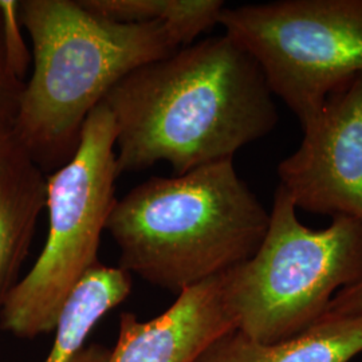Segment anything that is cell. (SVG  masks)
Returning <instances> with one entry per match:
<instances>
[{"instance_id":"1","label":"cell","mask_w":362,"mask_h":362,"mask_svg":"<svg viewBox=\"0 0 362 362\" xmlns=\"http://www.w3.org/2000/svg\"><path fill=\"white\" fill-rule=\"evenodd\" d=\"M255 59L228 35L194 42L122 78L104 98L118 176L168 163L175 175L233 160L279 116Z\"/></svg>"},{"instance_id":"2","label":"cell","mask_w":362,"mask_h":362,"mask_svg":"<svg viewBox=\"0 0 362 362\" xmlns=\"http://www.w3.org/2000/svg\"><path fill=\"white\" fill-rule=\"evenodd\" d=\"M19 18L33 73L13 132L45 173L71 158L88 117L122 78L185 46L167 23H119L79 0H22Z\"/></svg>"},{"instance_id":"3","label":"cell","mask_w":362,"mask_h":362,"mask_svg":"<svg viewBox=\"0 0 362 362\" xmlns=\"http://www.w3.org/2000/svg\"><path fill=\"white\" fill-rule=\"evenodd\" d=\"M269 221L233 160H223L136 185L117 199L106 231L121 269L179 294L251 258Z\"/></svg>"},{"instance_id":"4","label":"cell","mask_w":362,"mask_h":362,"mask_svg":"<svg viewBox=\"0 0 362 362\" xmlns=\"http://www.w3.org/2000/svg\"><path fill=\"white\" fill-rule=\"evenodd\" d=\"M236 330L272 344L320 321L341 290L362 279V224L336 216L314 230L278 185L267 233L251 258L224 272Z\"/></svg>"},{"instance_id":"5","label":"cell","mask_w":362,"mask_h":362,"mask_svg":"<svg viewBox=\"0 0 362 362\" xmlns=\"http://www.w3.org/2000/svg\"><path fill=\"white\" fill-rule=\"evenodd\" d=\"M117 177L116 127L101 103L88 117L74 155L47 177V238L34 266L6 299L1 330L27 339L54 332L66 297L100 262Z\"/></svg>"},{"instance_id":"6","label":"cell","mask_w":362,"mask_h":362,"mask_svg":"<svg viewBox=\"0 0 362 362\" xmlns=\"http://www.w3.org/2000/svg\"><path fill=\"white\" fill-rule=\"evenodd\" d=\"M219 25L255 59L302 128L329 94L362 74V0L226 6Z\"/></svg>"},{"instance_id":"7","label":"cell","mask_w":362,"mask_h":362,"mask_svg":"<svg viewBox=\"0 0 362 362\" xmlns=\"http://www.w3.org/2000/svg\"><path fill=\"white\" fill-rule=\"evenodd\" d=\"M297 151L278 165L296 207L362 224V74L326 98Z\"/></svg>"},{"instance_id":"8","label":"cell","mask_w":362,"mask_h":362,"mask_svg":"<svg viewBox=\"0 0 362 362\" xmlns=\"http://www.w3.org/2000/svg\"><path fill=\"white\" fill-rule=\"evenodd\" d=\"M223 274L182 290L153 320L143 322L124 313L107 362L199 361L218 339L236 330Z\"/></svg>"},{"instance_id":"9","label":"cell","mask_w":362,"mask_h":362,"mask_svg":"<svg viewBox=\"0 0 362 362\" xmlns=\"http://www.w3.org/2000/svg\"><path fill=\"white\" fill-rule=\"evenodd\" d=\"M47 176L13 132L0 121V313L19 282L40 212Z\"/></svg>"},{"instance_id":"10","label":"cell","mask_w":362,"mask_h":362,"mask_svg":"<svg viewBox=\"0 0 362 362\" xmlns=\"http://www.w3.org/2000/svg\"><path fill=\"white\" fill-rule=\"evenodd\" d=\"M362 354V314L324 315L297 336L263 344L233 330L197 362H351Z\"/></svg>"},{"instance_id":"11","label":"cell","mask_w":362,"mask_h":362,"mask_svg":"<svg viewBox=\"0 0 362 362\" xmlns=\"http://www.w3.org/2000/svg\"><path fill=\"white\" fill-rule=\"evenodd\" d=\"M132 278L119 266L109 267L100 262L86 272L61 308L45 362H74L95 325L128 298Z\"/></svg>"},{"instance_id":"12","label":"cell","mask_w":362,"mask_h":362,"mask_svg":"<svg viewBox=\"0 0 362 362\" xmlns=\"http://www.w3.org/2000/svg\"><path fill=\"white\" fill-rule=\"evenodd\" d=\"M83 7L110 21L145 25L167 23L185 46L219 25L226 4L221 0H79Z\"/></svg>"},{"instance_id":"13","label":"cell","mask_w":362,"mask_h":362,"mask_svg":"<svg viewBox=\"0 0 362 362\" xmlns=\"http://www.w3.org/2000/svg\"><path fill=\"white\" fill-rule=\"evenodd\" d=\"M0 11L3 16L4 42L10 57V64L18 77L25 81L27 69L33 61V55L27 50L25 39L21 31L19 1L18 0H0Z\"/></svg>"},{"instance_id":"14","label":"cell","mask_w":362,"mask_h":362,"mask_svg":"<svg viewBox=\"0 0 362 362\" xmlns=\"http://www.w3.org/2000/svg\"><path fill=\"white\" fill-rule=\"evenodd\" d=\"M26 81L15 74L4 42L3 16L0 11V121L13 124Z\"/></svg>"},{"instance_id":"15","label":"cell","mask_w":362,"mask_h":362,"mask_svg":"<svg viewBox=\"0 0 362 362\" xmlns=\"http://www.w3.org/2000/svg\"><path fill=\"white\" fill-rule=\"evenodd\" d=\"M362 314V279L349 286L339 293L330 302L325 315H357Z\"/></svg>"},{"instance_id":"16","label":"cell","mask_w":362,"mask_h":362,"mask_svg":"<svg viewBox=\"0 0 362 362\" xmlns=\"http://www.w3.org/2000/svg\"><path fill=\"white\" fill-rule=\"evenodd\" d=\"M110 350L101 345H90L81 351L74 362H107Z\"/></svg>"}]
</instances>
